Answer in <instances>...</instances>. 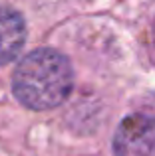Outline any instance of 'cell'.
<instances>
[{"instance_id": "cell-3", "label": "cell", "mask_w": 155, "mask_h": 156, "mask_svg": "<svg viewBox=\"0 0 155 156\" xmlns=\"http://www.w3.org/2000/svg\"><path fill=\"white\" fill-rule=\"evenodd\" d=\"M26 42V24L20 12L0 6V65L16 59Z\"/></svg>"}, {"instance_id": "cell-1", "label": "cell", "mask_w": 155, "mask_h": 156, "mask_svg": "<svg viewBox=\"0 0 155 156\" xmlns=\"http://www.w3.org/2000/svg\"><path fill=\"white\" fill-rule=\"evenodd\" d=\"M74 87V69L64 53L40 48L20 59L12 73V91L26 109L48 111L60 107Z\"/></svg>"}, {"instance_id": "cell-2", "label": "cell", "mask_w": 155, "mask_h": 156, "mask_svg": "<svg viewBox=\"0 0 155 156\" xmlns=\"http://www.w3.org/2000/svg\"><path fill=\"white\" fill-rule=\"evenodd\" d=\"M115 156H155V117L129 115L119 122L113 136Z\"/></svg>"}, {"instance_id": "cell-4", "label": "cell", "mask_w": 155, "mask_h": 156, "mask_svg": "<svg viewBox=\"0 0 155 156\" xmlns=\"http://www.w3.org/2000/svg\"><path fill=\"white\" fill-rule=\"evenodd\" d=\"M153 40H155V26H153Z\"/></svg>"}]
</instances>
